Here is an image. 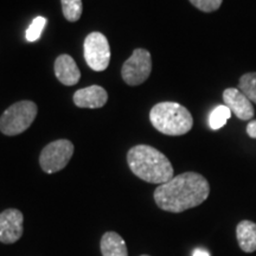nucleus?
Segmentation results:
<instances>
[{"label": "nucleus", "instance_id": "obj_16", "mask_svg": "<svg viewBox=\"0 0 256 256\" xmlns=\"http://www.w3.org/2000/svg\"><path fill=\"white\" fill-rule=\"evenodd\" d=\"M63 16L66 20L78 22L82 16V0H60Z\"/></svg>", "mask_w": 256, "mask_h": 256}, {"label": "nucleus", "instance_id": "obj_7", "mask_svg": "<svg viewBox=\"0 0 256 256\" xmlns=\"http://www.w3.org/2000/svg\"><path fill=\"white\" fill-rule=\"evenodd\" d=\"M152 72V58L150 51L136 49L132 56L124 63L121 76L128 86L142 84Z\"/></svg>", "mask_w": 256, "mask_h": 256}, {"label": "nucleus", "instance_id": "obj_3", "mask_svg": "<svg viewBox=\"0 0 256 256\" xmlns=\"http://www.w3.org/2000/svg\"><path fill=\"white\" fill-rule=\"evenodd\" d=\"M150 120L156 130L166 136H184L194 126L192 115L177 102H160L150 112Z\"/></svg>", "mask_w": 256, "mask_h": 256}, {"label": "nucleus", "instance_id": "obj_10", "mask_svg": "<svg viewBox=\"0 0 256 256\" xmlns=\"http://www.w3.org/2000/svg\"><path fill=\"white\" fill-rule=\"evenodd\" d=\"M74 104L80 108H101L107 104L108 94L101 86H90V87L80 89L74 94Z\"/></svg>", "mask_w": 256, "mask_h": 256}, {"label": "nucleus", "instance_id": "obj_17", "mask_svg": "<svg viewBox=\"0 0 256 256\" xmlns=\"http://www.w3.org/2000/svg\"><path fill=\"white\" fill-rule=\"evenodd\" d=\"M46 18L44 17H37L32 20L30 26L28 28L26 32H25V37H26L28 42H36L40 38L42 32H43L44 28L46 25Z\"/></svg>", "mask_w": 256, "mask_h": 256}, {"label": "nucleus", "instance_id": "obj_6", "mask_svg": "<svg viewBox=\"0 0 256 256\" xmlns=\"http://www.w3.org/2000/svg\"><path fill=\"white\" fill-rule=\"evenodd\" d=\"M84 60L94 72H104L110 62V48L107 37L101 32H92L84 40Z\"/></svg>", "mask_w": 256, "mask_h": 256}, {"label": "nucleus", "instance_id": "obj_11", "mask_svg": "<svg viewBox=\"0 0 256 256\" xmlns=\"http://www.w3.org/2000/svg\"><path fill=\"white\" fill-rule=\"evenodd\" d=\"M55 74L64 86H75L81 78L78 64L69 55H60L55 60Z\"/></svg>", "mask_w": 256, "mask_h": 256}, {"label": "nucleus", "instance_id": "obj_4", "mask_svg": "<svg viewBox=\"0 0 256 256\" xmlns=\"http://www.w3.org/2000/svg\"><path fill=\"white\" fill-rule=\"evenodd\" d=\"M37 112V104L28 100L10 106L0 116V132L10 136L25 132L36 119Z\"/></svg>", "mask_w": 256, "mask_h": 256}, {"label": "nucleus", "instance_id": "obj_5", "mask_svg": "<svg viewBox=\"0 0 256 256\" xmlns=\"http://www.w3.org/2000/svg\"><path fill=\"white\" fill-rule=\"evenodd\" d=\"M74 154V145L66 139L50 142L40 156V168L46 174H56L68 165Z\"/></svg>", "mask_w": 256, "mask_h": 256}, {"label": "nucleus", "instance_id": "obj_14", "mask_svg": "<svg viewBox=\"0 0 256 256\" xmlns=\"http://www.w3.org/2000/svg\"><path fill=\"white\" fill-rule=\"evenodd\" d=\"M232 116V110L226 104L217 106L209 115V126L212 130H218Z\"/></svg>", "mask_w": 256, "mask_h": 256}, {"label": "nucleus", "instance_id": "obj_21", "mask_svg": "<svg viewBox=\"0 0 256 256\" xmlns=\"http://www.w3.org/2000/svg\"><path fill=\"white\" fill-rule=\"evenodd\" d=\"M142 256H150V255H142Z\"/></svg>", "mask_w": 256, "mask_h": 256}, {"label": "nucleus", "instance_id": "obj_13", "mask_svg": "<svg viewBox=\"0 0 256 256\" xmlns=\"http://www.w3.org/2000/svg\"><path fill=\"white\" fill-rule=\"evenodd\" d=\"M236 236L240 248L243 252H256V223L247 220L240 222L236 228Z\"/></svg>", "mask_w": 256, "mask_h": 256}, {"label": "nucleus", "instance_id": "obj_9", "mask_svg": "<svg viewBox=\"0 0 256 256\" xmlns=\"http://www.w3.org/2000/svg\"><path fill=\"white\" fill-rule=\"evenodd\" d=\"M223 101L240 120H252L254 118V107L248 98L240 89L228 88L223 92Z\"/></svg>", "mask_w": 256, "mask_h": 256}, {"label": "nucleus", "instance_id": "obj_19", "mask_svg": "<svg viewBox=\"0 0 256 256\" xmlns=\"http://www.w3.org/2000/svg\"><path fill=\"white\" fill-rule=\"evenodd\" d=\"M247 134L252 139H256V120L249 121L247 124Z\"/></svg>", "mask_w": 256, "mask_h": 256}, {"label": "nucleus", "instance_id": "obj_1", "mask_svg": "<svg viewBox=\"0 0 256 256\" xmlns=\"http://www.w3.org/2000/svg\"><path fill=\"white\" fill-rule=\"evenodd\" d=\"M210 194L206 177L196 172H185L159 185L154 191L156 204L168 212L179 214L200 206Z\"/></svg>", "mask_w": 256, "mask_h": 256}, {"label": "nucleus", "instance_id": "obj_12", "mask_svg": "<svg viewBox=\"0 0 256 256\" xmlns=\"http://www.w3.org/2000/svg\"><path fill=\"white\" fill-rule=\"evenodd\" d=\"M100 248L102 256H128L126 242L115 232L104 234L100 242Z\"/></svg>", "mask_w": 256, "mask_h": 256}, {"label": "nucleus", "instance_id": "obj_2", "mask_svg": "<svg viewBox=\"0 0 256 256\" xmlns=\"http://www.w3.org/2000/svg\"><path fill=\"white\" fill-rule=\"evenodd\" d=\"M130 171L138 178L162 185L174 178V168L164 153L148 145L134 146L127 153Z\"/></svg>", "mask_w": 256, "mask_h": 256}, {"label": "nucleus", "instance_id": "obj_20", "mask_svg": "<svg viewBox=\"0 0 256 256\" xmlns=\"http://www.w3.org/2000/svg\"><path fill=\"white\" fill-rule=\"evenodd\" d=\"M194 256H210V255L209 252L204 250V249H196L194 252Z\"/></svg>", "mask_w": 256, "mask_h": 256}, {"label": "nucleus", "instance_id": "obj_8", "mask_svg": "<svg viewBox=\"0 0 256 256\" xmlns=\"http://www.w3.org/2000/svg\"><path fill=\"white\" fill-rule=\"evenodd\" d=\"M24 232V216L18 209H8L0 214V242L12 244Z\"/></svg>", "mask_w": 256, "mask_h": 256}, {"label": "nucleus", "instance_id": "obj_18", "mask_svg": "<svg viewBox=\"0 0 256 256\" xmlns=\"http://www.w3.org/2000/svg\"><path fill=\"white\" fill-rule=\"evenodd\" d=\"M190 2L202 12L209 14V12L217 11L222 5L223 0H190Z\"/></svg>", "mask_w": 256, "mask_h": 256}, {"label": "nucleus", "instance_id": "obj_15", "mask_svg": "<svg viewBox=\"0 0 256 256\" xmlns=\"http://www.w3.org/2000/svg\"><path fill=\"white\" fill-rule=\"evenodd\" d=\"M238 89L248 98L252 104H256V72H247L240 78Z\"/></svg>", "mask_w": 256, "mask_h": 256}]
</instances>
